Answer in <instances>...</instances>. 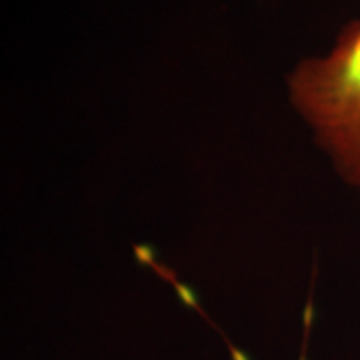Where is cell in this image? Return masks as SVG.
I'll return each mask as SVG.
<instances>
[{
    "mask_svg": "<svg viewBox=\"0 0 360 360\" xmlns=\"http://www.w3.org/2000/svg\"><path fill=\"white\" fill-rule=\"evenodd\" d=\"M288 90L342 176L360 186V20L340 32L328 54L296 66Z\"/></svg>",
    "mask_w": 360,
    "mask_h": 360,
    "instance_id": "cell-1",
    "label": "cell"
}]
</instances>
